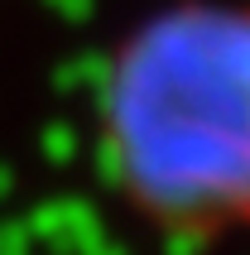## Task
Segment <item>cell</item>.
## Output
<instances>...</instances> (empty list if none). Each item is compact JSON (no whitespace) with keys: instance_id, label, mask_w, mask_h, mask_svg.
<instances>
[{"instance_id":"obj_1","label":"cell","mask_w":250,"mask_h":255,"mask_svg":"<svg viewBox=\"0 0 250 255\" xmlns=\"http://www.w3.org/2000/svg\"><path fill=\"white\" fill-rule=\"evenodd\" d=\"M101 154L168 241H250V0H173L125 34L101 82Z\"/></svg>"}]
</instances>
